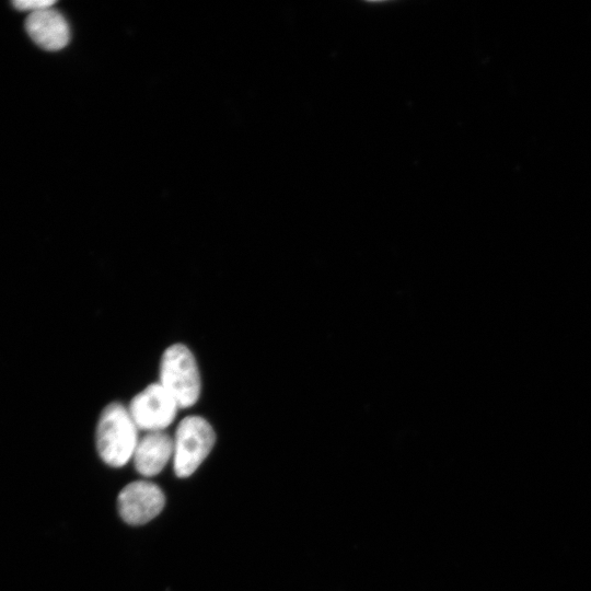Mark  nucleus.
I'll return each instance as SVG.
<instances>
[{
    "label": "nucleus",
    "instance_id": "1",
    "mask_svg": "<svg viewBox=\"0 0 591 591\" xmlns=\"http://www.w3.org/2000/svg\"><path fill=\"white\" fill-rule=\"evenodd\" d=\"M95 440L97 452L106 464L119 467L132 459L139 441L138 427L124 405L112 403L103 409Z\"/></svg>",
    "mask_w": 591,
    "mask_h": 591
},
{
    "label": "nucleus",
    "instance_id": "2",
    "mask_svg": "<svg viewBox=\"0 0 591 591\" xmlns=\"http://www.w3.org/2000/svg\"><path fill=\"white\" fill-rule=\"evenodd\" d=\"M160 384L178 407L194 405L200 394V375L192 351L182 344L169 347L161 360Z\"/></svg>",
    "mask_w": 591,
    "mask_h": 591
},
{
    "label": "nucleus",
    "instance_id": "3",
    "mask_svg": "<svg viewBox=\"0 0 591 591\" xmlns=\"http://www.w3.org/2000/svg\"><path fill=\"white\" fill-rule=\"evenodd\" d=\"M216 441L211 425L202 417H185L173 439V466L177 477L190 476L207 457Z\"/></svg>",
    "mask_w": 591,
    "mask_h": 591
},
{
    "label": "nucleus",
    "instance_id": "4",
    "mask_svg": "<svg viewBox=\"0 0 591 591\" xmlns=\"http://www.w3.org/2000/svg\"><path fill=\"white\" fill-rule=\"evenodd\" d=\"M177 408L167 391L160 383H153L131 399L128 410L138 429L150 432L166 428Z\"/></svg>",
    "mask_w": 591,
    "mask_h": 591
},
{
    "label": "nucleus",
    "instance_id": "5",
    "mask_svg": "<svg viewBox=\"0 0 591 591\" xmlns=\"http://www.w3.org/2000/svg\"><path fill=\"white\" fill-rule=\"evenodd\" d=\"M117 503L119 514L126 523L140 525L162 511L165 497L158 485L148 480H136L121 489Z\"/></svg>",
    "mask_w": 591,
    "mask_h": 591
},
{
    "label": "nucleus",
    "instance_id": "6",
    "mask_svg": "<svg viewBox=\"0 0 591 591\" xmlns=\"http://www.w3.org/2000/svg\"><path fill=\"white\" fill-rule=\"evenodd\" d=\"M25 28L31 38L46 50H60L70 39L67 21L51 8L31 13Z\"/></svg>",
    "mask_w": 591,
    "mask_h": 591
},
{
    "label": "nucleus",
    "instance_id": "7",
    "mask_svg": "<svg viewBox=\"0 0 591 591\" xmlns=\"http://www.w3.org/2000/svg\"><path fill=\"white\" fill-rule=\"evenodd\" d=\"M173 439L163 431H150L139 438L132 455L135 468L146 477L159 474L173 457Z\"/></svg>",
    "mask_w": 591,
    "mask_h": 591
},
{
    "label": "nucleus",
    "instance_id": "8",
    "mask_svg": "<svg viewBox=\"0 0 591 591\" xmlns=\"http://www.w3.org/2000/svg\"><path fill=\"white\" fill-rule=\"evenodd\" d=\"M55 3L56 1L54 0H15L12 2L15 9L31 11V13L48 9Z\"/></svg>",
    "mask_w": 591,
    "mask_h": 591
}]
</instances>
